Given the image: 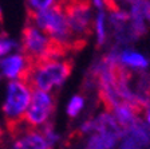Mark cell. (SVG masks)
I'll use <instances>...</instances> for the list:
<instances>
[{"label":"cell","mask_w":150,"mask_h":149,"mask_svg":"<svg viewBox=\"0 0 150 149\" xmlns=\"http://www.w3.org/2000/svg\"><path fill=\"white\" fill-rule=\"evenodd\" d=\"M31 94L32 90L23 81L13 79L7 85L6 99L1 106V112L9 134H12L24 121V114L31 102Z\"/></svg>","instance_id":"4"},{"label":"cell","mask_w":150,"mask_h":149,"mask_svg":"<svg viewBox=\"0 0 150 149\" xmlns=\"http://www.w3.org/2000/svg\"><path fill=\"white\" fill-rule=\"evenodd\" d=\"M84 103H86V99L82 94H75L71 97V99L67 103V108H66V113L70 118H75L81 114V112L84 109Z\"/></svg>","instance_id":"11"},{"label":"cell","mask_w":150,"mask_h":149,"mask_svg":"<svg viewBox=\"0 0 150 149\" xmlns=\"http://www.w3.org/2000/svg\"><path fill=\"white\" fill-rule=\"evenodd\" d=\"M32 62L23 54H15V55L7 56L0 62V67L3 75L9 79H19V81H25L28 73L31 70Z\"/></svg>","instance_id":"7"},{"label":"cell","mask_w":150,"mask_h":149,"mask_svg":"<svg viewBox=\"0 0 150 149\" xmlns=\"http://www.w3.org/2000/svg\"><path fill=\"white\" fill-rule=\"evenodd\" d=\"M27 22L43 31L58 44L66 47L69 51H75V41L70 31L69 23L58 4L44 11H32L27 9Z\"/></svg>","instance_id":"1"},{"label":"cell","mask_w":150,"mask_h":149,"mask_svg":"<svg viewBox=\"0 0 150 149\" xmlns=\"http://www.w3.org/2000/svg\"><path fill=\"white\" fill-rule=\"evenodd\" d=\"M94 31L97 36L98 47H102L107 42V23L105 9H99L94 18Z\"/></svg>","instance_id":"10"},{"label":"cell","mask_w":150,"mask_h":149,"mask_svg":"<svg viewBox=\"0 0 150 149\" xmlns=\"http://www.w3.org/2000/svg\"><path fill=\"white\" fill-rule=\"evenodd\" d=\"M145 120H146L145 122H146V124L150 126V106L146 109V114H145Z\"/></svg>","instance_id":"14"},{"label":"cell","mask_w":150,"mask_h":149,"mask_svg":"<svg viewBox=\"0 0 150 149\" xmlns=\"http://www.w3.org/2000/svg\"><path fill=\"white\" fill-rule=\"evenodd\" d=\"M3 134H4V132H3V129L0 128V143H1V140H3Z\"/></svg>","instance_id":"15"},{"label":"cell","mask_w":150,"mask_h":149,"mask_svg":"<svg viewBox=\"0 0 150 149\" xmlns=\"http://www.w3.org/2000/svg\"><path fill=\"white\" fill-rule=\"evenodd\" d=\"M0 22H3V14H1V9H0Z\"/></svg>","instance_id":"16"},{"label":"cell","mask_w":150,"mask_h":149,"mask_svg":"<svg viewBox=\"0 0 150 149\" xmlns=\"http://www.w3.org/2000/svg\"><path fill=\"white\" fill-rule=\"evenodd\" d=\"M22 53L35 65L48 59L66 58L69 50L54 42L34 24L25 22L22 31Z\"/></svg>","instance_id":"3"},{"label":"cell","mask_w":150,"mask_h":149,"mask_svg":"<svg viewBox=\"0 0 150 149\" xmlns=\"http://www.w3.org/2000/svg\"><path fill=\"white\" fill-rule=\"evenodd\" d=\"M142 112L144 110H141L138 106L133 105V103L121 102L118 106H115V108L112 109L111 114L114 115L115 121L118 122V125L122 128V130L125 133L127 129H130L139 120Z\"/></svg>","instance_id":"8"},{"label":"cell","mask_w":150,"mask_h":149,"mask_svg":"<svg viewBox=\"0 0 150 149\" xmlns=\"http://www.w3.org/2000/svg\"><path fill=\"white\" fill-rule=\"evenodd\" d=\"M71 71V59H48L32 65L24 82L30 86L31 90H42L50 93L52 89L62 86L69 79Z\"/></svg>","instance_id":"2"},{"label":"cell","mask_w":150,"mask_h":149,"mask_svg":"<svg viewBox=\"0 0 150 149\" xmlns=\"http://www.w3.org/2000/svg\"><path fill=\"white\" fill-rule=\"evenodd\" d=\"M30 7L28 8L32 11H44L55 6L56 0H27Z\"/></svg>","instance_id":"13"},{"label":"cell","mask_w":150,"mask_h":149,"mask_svg":"<svg viewBox=\"0 0 150 149\" xmlns=\"http://www.w3.org/2000/svg\"><path fill=\"white\" fill-rule=\"evenodd\" d=\"M9 138L11 143L7 149H51L40 129L31 128L24 121L12 134H9Z\"/></svg>","instance_id":"6"},{"label":"cell","mask_w":150,"mask_h":149,"mask_svg":"<svg viewBox=\"0 0 150 149\" xmlns=\"http://www.w3.org/2000/svg\"><path fill=\"white\" fill-rule=\"evenodd\" d=\"M119 65L131 71H144L149 67V58L130 47H123L119 54Z\"/></svg>","instance_id":"9"},{"label":"cell","mask_w":150,"mask_h":149,"mask_svg":"<svg viewBox=\"0 0 150 149\" xmlns=\"http://www.w3.org/2000/svg\"><path fill=\"white\" fill-rule=\"evenodd\" d=\"M18 48V43L15 41H12L11 38H8L7 34L0 35V56L7 55L8 53H11L12 50Z\"/></svg>","instance_id":"12"},{"label":"cell","mask_w":150,"mask_h":149,"mask_svg":"<svg viewBox=\"0 0 150 149\" xmlns=\"http://www.w3.org/2000/svg\"><path fill=\"white\" fill-rule=\"evenodd\" d=\"M54 110H55V101L50 93L32 90L31 102L24 114V122L31 128L39 129L47 122H50Z\"/></svg>","instance_id":"5"}]
</instances>
